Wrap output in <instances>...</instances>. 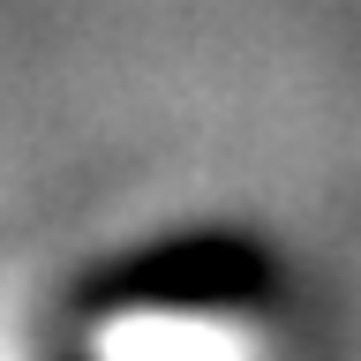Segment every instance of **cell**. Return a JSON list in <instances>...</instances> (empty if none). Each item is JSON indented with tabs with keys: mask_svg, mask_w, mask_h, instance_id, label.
<instances>
[{
	"mask_svg": "<svg viewBox=\"0 0 361 361\" xmlns=\"http://www.w3.org/2000/svg\"><path fill=\"white\" fill-rule=\"evenodd\" d=\"M83 361H271V331L219 293H135L90 324Z\"/></svg>",
	"mask_w": 361,
	"mask_h": 361,
	"instance_id": "cell-1",
	"label": "cell"
}]
</instances>
